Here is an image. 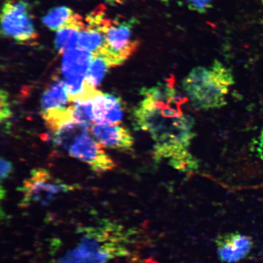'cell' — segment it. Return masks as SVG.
Here are the masks:
<instances>
[{"label": "cell", "instance_id": "obj_11", "mask_svg": "<svg viewBox=\"0 0 263 263\" xmlns=\"http://www.w3.org/2000/svg\"><path fill=\"white\" fill-rule=\"evenodd\" d=\"M68 100L74 103L91 101L103 94L88 82L85 77H65L63 80Z\"/></svg>", "mask_w": 263, "mask_h": 263}, {"label": "cell", "instance_id": "obj_16", "mask_svg": "<svg viewBox=\"0 0 263 263\" xmlns=\"http://www.w3.org/2000/svg\"><path fill=\"white\" fill-rule=\"evenodd\" d=\"M107 59L101 55H94L85 79L95 87L100 85L108 70L112 68Z\"/></svg>", "mask_w": 263, "mask_h": 263}, {"label": "cell", "instance_id": "obj_22", "mask_svg": "<svg viewBox=\"0 0 263 263\" xmlns=\"http://www.w3.org/2000/svg\"><path fill=\"white\" fill-rule=\"evenodd\" d=\"M105 1L111 5H118L123 4L126 0H105Z\"/></svg>", "mask_w": 263, "mask_h": 263}, {"label": "cell", "instance_id": "obj_9", "mask_svg": "<svg viewBox=\"0 0 263 263\" xmlns=\"http://www.w3.org/2000/svg\"><path fill=\"white\" fill-rule=\"evenodd\" d=\"M93 121L100 124H117L123 117L124 106L120 97L101 94L92 101Z\"/></svg>", "mask_w": 263, "mask_h": 263}, {"label": "cell", "instance_id": "obj_5", "mask_svg": "<svg viewBox=\"0 0 263 263\" xmlns=\"http://www.w3.org/2000/svg\"><path fill=\"white\" fill-rule=\"evenodd\" d=\"M73 190L74 186L54 178L47 170L37 168L32 171L31 176L25 181L21 191L25 202H40L47 204L58 195Z\"/></svg>", "mask_w": 263, "mask_h": 263}, {"label": "cell", "instance_id": "obj_3", "mask_svg": "<svg viewBox=\"0 0 263 263\" xmlns=\"http://www.w3.org/2000/svg\"><path fill=\"white\" fill-rule=\"evenodd\" d=\"M137 20L134 17L120 21L106 19L103 25L104 44L100 53L110 61L113 67L124 63L137 50L140 41L134 37Z\"/></svg>", "mask_w": 263, "mask_h": 263}, {"label": "cell", "instance_id": "obj_12", "mask_svg": "<svg viewBox=\"0 0 263 263\" xmlns=\"http://www.w3.org/2000/svg\"><path fill=\"white\" fill-rule=\"evenodd\" d=\"M84 24L83 18L77 14L67 25L58 29L55 36L54 45L59 53L64 54L78 45L79 35Z\"/></svg>", "mask_w": 263, "mask_h": 263}, {"label": "cell", "instance_id": "obj_21", "mask_svg": "<svg viewBox=\"0 0 263 263\" xmlns=\"http://www.w3.org/2000/svg\"><path fill=\"white\" fill-rule=\"evenodd\" d=\"M13 170L12 164L8 160L1 159V179H5L11 174Z\"/></svg>", "mask_w": 263, "mask_h": 263}, {"label": "cell", "instance_id": "obj_20", "mask_svg": "<svg viewBox=\"0 0 263 263\" xmlns=\"http://www.w3.org/2000/svg\"><path fill=\"white\" fill-rule=\"evenodd\" d=\"M252 147L254 148V152L259 159L263 162V129L259 134L257 139H256L253 143Z\"/></svg>", "mask_w": 263, "mask_h": 263}, {"label": "cell", "instance_id": "obj_19", "mask_svg": "<svg viewBox=\"0 0 263 263\" xmlns=\"http://www.w3.org/2000/svg\"><path fill=\"white\" fill-rule=\"evenodd\" d=\"M0 118L1 121H5L11 116V110H10L9 103L8 101V95L5 90H1L0 93Z\"/></svg>", "mask_w": 263, "mask_h": 263}, {"label": "cell", "instance_id": "obj_7", "mask_svg": "<svg viewBox=\"0 0 263 263\" xmlns=\"http://www.w3.org/2000/svg\"><path fill=\"white\" fill-rule=\"evenodd\" d=\"M217 255L225 263H236L251 252L254 241L251 236L238 232L222 233L215 239Z\"/></svg>", "mask_w": 263, "mask_h": 263}, {"label": "cell", "instance_id": "obj_6", "mask_svg": "<svg viewBox=\"0 0 263 263\" xmlns=\"http://www.w3.org/2000/svg\"><path fill=\"white\" fill-rule=\"evenodd\" d=\"M70 156L87 163L95 172L104 173L116 167L114 160L88 131L76 138L68 148Z\"/></svg>", "mask_w": 263, "mask_h": 263}, {"label": "cell", "instance_id": "obj_13", "mask_svg": "<svg viewBox=\"0 0 263 263\" xmlns=\"http://www.w3.org/2000/svg\"><path fill=\"white\" fill-rule=\"evenodd\" d=\"M68 102L63 81L58 80L51 84L43 95L41 100L42 111L65 107Z\"/></svg>", "mask_w": 263, "mask_h": 263}, {"label": "cell", "instance_id": "obj_10", "mask_svg": "<svg viewBox=\"0 0 263 263\" xmlns=\"http://www.w3.org/2000/svg\"><path fill=\"white\" fill-rule=\"evenodd\" d=\"M91 52L80 47L65 52L62 71L65 77H85L93 58Z\"/></svg>", "mask_w": 263, "mask_h": 263}, {"label": "cell", "instance_id": "obj_1", "mask_svg": "<svg viewBox=\"0 0 263 263\" xmlns=\"http://www.w3.org/2000/svg\"><path fill=\"white\" fill-rule=\"evenodd\" d=\"M140 94L142 100L133 115L134 126L150 135L154 142V159L156 162L166 160L182 172L198 169V160L189 151L195 136V120L183 112V98L172 79L143 88Z\"/></svg>", "mask_w": 263, "mask_h": 263}, {"label": "cell", "instance_id": "obj_2", "mask_svg": "<svg viewBox=\"0 0 263 263\" xmlns=\"http://www.w3.org/2000/svg\"><path fill=\"white\" fill-rule=\"evenodd\" d=\"M230 69L218 61L207 67L193 68L182 81V87L192 104L200 110L221 108L234 84Z\"/></svg>", "mask_w": 263, "mask_h": 263}, {"label": "cell", "instance_id": "obj_4", "mask_svg": "<svg viewBox=\"0 0 263 263\" xmlns=\"http://www.w3.org/2000/svg\"><path fill=\"white\" fill-rule=\"evenodd\" d=\"M2 34L19 44H26L37 38L30 5L27 0H8L3 6Z\"/></svg>", "mask_w": 263, "mask_h": 263}, {"label": "cell", "instance_id": "obj_18", "mask_svg": "<svg viewBox=\"0 0 263 263\" xmlns=\"http://www.w3.org/2000/svg\"><path fill=\"white\" fill-rule=\"evenodd\" d=\"M216 0H185L189 9L203 14L211 9Z\"/></svg>", "mask_w": 263, "mask_h": 263}, {"label": "cell", "instance_id": "obj_23", "mask_svg": "<svg viewBox=\"0 0 263 263\" xmlns=\"http://www.w3.org/2000/svg\"><path fill=\"white\" fill-rule=\"evenodd\" d=\"M261 2H262V3H263V0H261Z\"/></svg>", "mask_w": 263, "mask_h": 263}, {"label": "cell", "instance_id": "obj_17", "mask_svg": "<svg viewBox=\"0 0 263 263\" xmlns=\"http://www.w3.org/2000/svg\"><path fill=\"white\" fill-rule=\"evenodd\" d=\"M71 107L75 123L88 127L94 122L93 111H92V101L77 103Z\"/></svg>", "mask_w": 263, "mask_h": 263}, {"label": "cell", "instance_id": "obj_14", "mask_svg": "<svg viewBox=\"0 0 263 263\" xmlns=\"http://www.w3.org/2000/svg\"><path fill=\"white\" fill-rule=\"evenodd\" d=\"M42 116L45 124L54 134L66 125L74 122L71 106L42 111Z\"/></svg>", "mask_w": 263, "mask_h": 263}, {"label": "cell", "instance_id": "obj_8", "mask_svg": "<svg viewBox=\"0 0 263 263\" xmlns=\"http://www.w3.org/2000/svg\"><path fill=\"white\" fill-rule=\"evenodd\" d=\"M91 132L102 145L120 151L132 149L134 139L129 130L117 124H94Z\"/></svg>", "mask_w": 263, "mask_h": 263}, {"label": "cell", "instance_id": "obj_15", "mask_svg": "<svg viewBox=\"0 0 263 263\" xmlns=\"http://www.w3.org/2000/svg\"><path fill=\"white\" fill-rule=\"evenodd\" d=\"M77 15L73 10L67 6H58L49 11L42 18L43 24L51 31L58 29L67 25Z\"/></svg>", "mask_w": 263, "mask_h": 263}]
</instances>
